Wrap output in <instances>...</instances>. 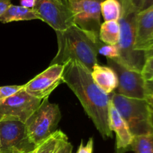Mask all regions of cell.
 <instances>
[{
	"instance_id": "603a6c76",
	"label": "cell",
	"mask_w": 153,
	"mask_h": 153,
	"mask_svg": "<svg viewBox=\"0 0 153 153\" xmlns=\"http://www.w3.org/2000/svg\"><path fill=\"white\" fill-rule=\"evenodd\" d=\"M94 151V138L90 137L86 144H84L82 140L76 153H93Z\"/></svg>"
},
{
	"instance_id": "6da1fadb",
	"label": "cell",
	"mask_w": 153,
	"mask_h": 153,
	"mask_svg": "<svg viewBox=\"0 0 153 153\" xmlns=\"http://www.w3.org/2000/svg\"><path fill=\"white\" fill-rule=\"evenodd\" d=\"M62 79L79 99L103 139L112 137L108 117L111 94L99 88L91 77V71L78 61H72L66 64Z\"/></svg>"
},
{
	"instance_id": "4dcf8cb0",
	"label": "cell",
	"mask_w": 153,
	"mask_h": 153,
	"mask_svg": "<svg viewBox=\"0 0 153 153\" xmlns=\"http://www.w3.org/2000/svg\"><path fill=\"white\" fill-rule=\"evenodd\" d=\"M152 4H153V0H144V2H143V7H142L141 10H144V9L147 8V7H150Z\"/></svg>"
},
{
	"instance_id": "f1b7e54d",
	"label": "cell",
	"mask_w": 153,
	"mask_h": 153,
	"mask_svg": "<svg viewBox=\"0 0 153 153\" xmlns=\"http://www.w3.org/2000/svg\"><path fill=\"white\" fill-rule=\"evenodd\" d=\"M144 54L145 57L146 58H151V57H153V42L151 43H149L147 46L146 47V49H144Z\"/></svg>"
},
{
	"instance_id": "484cf974",
	"label": "cell",
	"mask_w": 153,
	"mask_h": 153,
	"mask_svg": "<svg viewBox=\"0 0 153 153\" xmlns=\"http://www.w3.org/2000/svg\"><path fill=\"white\" fill-rule=\"evenodd\" d=\"M10 4H11L10 0H0V16L6 11Z\"/></svg>"
},
{
	"instance_id": "2e32d148",
	"label": "cell",
	"mask_w": 153,
	"mask_h": 153,
	"mask_svg": "<svg viewBox=\"0 0 153 153\" xmlns=\"http://www.w3.org/2000/svg\"><path fill=\"white\" fill-rule=\"evenodd\" d=\"M99 38L108 45H117L120 38V26L118 21H105L100 26Z\"/></svg>"
},
{
	"instance_id": "5b68a950",
	"label": "cell",
	"mask_w": 153,
	"mask_h": 153,
	"mask_svg": "<svg viewBox=\"0 0 153 153\" xmlns=\"http://www.w3.org/2000/svg\"><path fill=\"white\" fill-rule=\"evenodd\" d=\"M61 118L58 105L51 103L49 97L42 100L38 108L25 123V142L36 146L57 130Z\"/></svg>"
},
{
	"instance_id": "e0dca14e",
	"label": "cell",
	"mask_w": 153,
	"mask_h": 153,
	"mask_svg": "<svg viewBox=\"0 0 153 153\" xmlns=\"http://www.w3.org/2000/svg\"><path fill=\"white\" fill-rule=\"evenodd\" d=\"M68 141V137L61 130H56L50 137L37 146L36 153H55L65 142Z\"/></svg>"
},
{
	"instance_id": "ffe728a7",
	"label": "cell",
	"mask_w": 153,
	"mask_h": 153,
	"mask_svg": "<svg viewBox=\"0 0 153 153\" xmlns=\"http://www.w3.org/2000/svg\"><path fill=\"white\" fill-rule=\"evenodd\" d=\"M102 55L109 59H117L120 56L117 45H108L100 41L98 46V54Z\"/></svg>"
},
{
	"instance_id": "9a60e30c",
	"label": "cell",
	"mask_w": 153,
	"mask_h": 153,
	"mask_svg": "<svg viewBox=\"0 0 153 153\" xmlns=\"http://www.w3.org/2000/svg\"><path fill=\"white\" fill-rule=\"evenodd\" d=\"M40 19L38 15L33 9L27 8L21 5L10 4L6 11L0 16L1 23H9L18 21H28Z\"/></svg>"
},
{
	"instance_id": "4fadbf2b",
	"label": "cell",
	"mask_w": 153,
	"mask_h": 153,
	"mask_svg": "<svg viewBox=\"0 0 153 153\" xmlns=\"http://www.w3.org/2000/svg\"><path fill=\"white\" fill-rule=\"evenodd\" d=\"M153 35V4L140 10L136 18L135 49L143 51Z\"/></svg>"
},
{
	"instance_id": "e575fe53",
	"label": "cell",
	"mask_w": 153,
	"mask_h": 153,
	"mask_svg": "<svg viewBox=\"0 0 153 153\" xmlns=\"http://www.w3.org/2000/svg\"><path fill=\"white\" fill-rule=\"evenodd\" d=\"M152 42H153V35H152V39H151L150 43H152Z\"/></svg>"
},
{
	"instance_id": "8d00e7d4",
	"label": "cell",
	"mask_w": 153,
	"mask_h": 153,
	"mask_svg": "<svg viewBox=\"0 0 153 153\" xmlns=\"http://www.w3.org/2000/svg\"><path fill=\"white\" fill-rule=\"evenodd\" d=\"M119 1H120V0H119Z\"/></svg>"
},
{
	"instance_id": "7402d4cb",
	"label": "cell",
	"mask_w": 153,
	"mask_h": 153,
	"mask_svg": "<svg viewBox=\"0 0 153 153\" xmlns=\"http://www.w3.org/2000/svg\"><path fill=\"white\" fill-rule=\"evenodd\" d=\"M141 73L146 82H153V57L146 58Z\"/></svg>"
},
{
	"instance_id": "836d02e7",
	"label": "cell",
	"mask_w": 153,
	"mask_h": 153,
	"mask_svg": "<svg viewBox=\"0 0 153 153\" xmlns=\"http://www.w3.org/2000/svg\"><path fill=\"white\" fill-rule=\"evenodd\" d=\"M12 152V149L10 151H7V152H0V153H11Z\"/></svg>"
},
{
	"instance_id": "30bf717a",
	"label": "cell",
	"mask_w": 153,
	"mask_h": 153,
	"mask_svg": "<svg viewBox=\"0 0 153 153\" xmlns=\"http://www.w3.org/2000/svg\"><path fill=\"white\" fill-rule=\"evenodd\" d=\"M66 65L52 64L47 69L24 85V90L32 97L43 100L63 82Z\"/></svg>"
},
{
	"instance_id": "f546056e",
	"label": "cell",
	"mask_w": 153,
	"mask_h": 153,
	"mask_svg": "<svg viewBox=\"0 0 153 153\" xmlns=\"http://www.w3.org/2000/svg\"><path fill=\"white\" fill-rule=\"evenodd\" d=\"M147 87V91H148V97L146 101L149 104L151 107L153 108V87H149L146 85Z\"/></svg>"
},
{
	"instance_id": "52a82bcc",
	"label": "cell",
	"mask_w": 153,
	"mask_h": 153,
	"mask_svg": "<svg viewBox=\"0 0 153 153\" xmlns=\"http://www.w3.org/2000/svg\"><path fill=\"white\" fill-rule=\"evenodd\" d=\"M33 10L55 31H64L75 24L67 0H35Z\"/></svg>"
},
{
	"instance_id": "1f68e13d",
	"label": "cell",
	"mask_w": 153,
	"mask_h": 153,
	"mask_svg": "<svg viewBox=\"0 0 153 153\" xmlns=\"http://www.w3.org/2000/svg\"><path fill=\"white\" fill-rule=\"evenodd\" d=\"M146 85L149 87H153V82H146Z\"/></svg>"
},
{
	"instance_id": "8992f818",
	"label": "cell",
	"mask_w": 153,
	"mask_h": 153,
	"mask_svg": "<svg viewBox=\"0 0 153 153\" xmlns=\"http://www.w3.org/2000/svg\"><path fill=\"white\" fill-rule=\"evenodd\" d=\"M107 63L108 67L113 69L117 76V94L131 99L147 100L146 82L141 72L131 70L114 59L107 58Z\"/></svg>"
},
{
	"instance_id": "ac0fdd59",
	"label": "cell",
	"mask_w": 153,
	"mask_h": 153,
	"mask_svg": "<svg viewBox=\"0 0 153 153\" xmlns=\"http://www.w3.org/2000/svg\"><path fill=\"white\" fill-rule=\"evenodd\" d=\"M122 13L119 0H104L101 4V14L105 21H118Z\"/></svg>"
},
{
	"instance_id": "4316f807",
	"label": "cell",
	"mask_w": 153,
	"mask_h": 153,
	"mask_svg": "<svg viewBox=\"0 0 153 153\" xmlns=\"http://www.w3.org/2000/svg\"><path fill=\"white\" fill-rule=\"evenodd\" d=\"M129 2L131 3V5L134 7L135 9H137L138 11H140L141 10L142 7H143V2H144V0H128Z\"/></svg>"
},
{
	"instance_id": "d590c367",
	"label": "cell",
	"mask_w": 153,
	"mask_h": 153,
	"mask_svg": "<svg viewBox=\"0 0 153 153\" xmlns=\"http://www.w3.org/2000/svg\"><path fill=\"white\" fill-rule=\"evenodd\" d=\"M0 152H1V143H0Z\"/></svg>"
},
{
	"instance_id": "cb8c5ba5",
	"label": "cell",
	"mask_w": 153,
	"mask_h": 153,
	"mask_svg": "<svg viewBox=\"0 0 153 153\" xmlns=\"http://www.w3.org/2000/svg\"><path fill=\"white\" fill-rule=\"evenodd\" d=\"M73 152V145L69 141L65 142L55 153H72Z\"/></svg>"
},
{
	"instance_id": "7a4b0ae2",
	"label": "cell",
	"mask_w": 153,
	"mask_h": 153,
	"mask_svg": "<svg viewBox=\"0 0 153 153\" xmlns=\"http://www.w3.org/2000/svg\"><path fill=\"white\" fill-rule=\"evenodd\" d=\"M55 32L58 52L50 65H66L70 61H76L91 71L93 67L98 64L99 36L85 31L75 24L64 31Z\"/></svg>"
},
{
	"instance_id": "ba28073f",
	"label": "cell",
	"mask_w": 153,
	"mask_h": 153,
	"mask_svg": "<svg viewBox=\"0 0 153 153\" xmlns=\"http://www.w3.org/2000/svg\"><path fill=\"white\" fill-rule=\"evenodd\" d=\"M42 102L22 88L0 104V122L20 121L25 123Z\"/></svg>"
},
{
	"instance_id": "277c9868",
	"label": "cell",
	"mask_w": 153,
	"mask_h": 153,
	"mask_svg": "<svg viewBox=\"0 0 153 153\" xmlns=\"http://www.w3.org/2000/svg\"><path fill=\"white\" fill-rule=\"evenodd\" d=\"M111 101L126 123L133 137L153 135L152 109L146 100L123 97L114 92Z\"/></svg>"
},
{
	"instance_id": "3957f363",
	"label": "cell",
	"mask_w": 153,
	"mask_h": 153,
	"mask_svg": "<svg viewBox=\"0 0 153 153\" xmlns=\"http://www.w3.org/2000/svg\"><path fill=\"white\" fill-rule=\"evenodd\" d=\"M122 13L118 20L120 26V38L117 46L120 56L115 59L131 70L141 72L146 61L144 51L135 49L136 18L138 10L128 0H120Z\"/></svg>"
},
{
	"instance_id": "44dd1931",
	"label": "cell",
	"mask_w": 153,
	"mask_h": 153,
	"mask_svg": "<svg viewBox=\"0 0 153 153\" xmlns=\"http://www.w3.org/2000/svg\"><path fill=\"white\" fill-rule=\"evenodd\" d=\"M24 88L23 85H7L0 86V104L3 101Z\"/></svg>"
},
{
	"instance_id": "5bb4252c",
	"label": "cell",
	"mask_w": 153,
	"mask_h": 153,
	"mask_svg": "<svg viewBox=\"0 0 153 153\" xmlns=\"http://www.w3.org/2000/svg\"><path fill=\"white\" fill-rule=\"evenodd\" d=\"M91 74L96 85L105 94L110 95L117 88V76L113 69L108 66L96 64L93 67Z\"/></svg>"
},
{
	"instance_id": "9c48e42d",
	"label": "cell",
	"mask_w": 153,
	"mask_h": 153,
	"mask_svg": "<svg viewBox=\"0 0 153 153\" xmlns=\"http://www.w3.org/2000/svg\"><path fill=\"white\" fill-rule=\"evenodd\" d=\"M75 25L99 36L101 22V4L104 0H67Z\"/></svg>"
},
{
	"instance_id": "83f0119b",
	"label": "cell",
	"mask_w": 153,
	"mask_h": 153,
	"mask_svg": "<svg viewBox=\"0 0 153 153\" xmlns=\"http://www.w3.org/2000/svg\"><path fill=\"white\" fill-rule=\"evenodd\" d=\"M20 5L27 8L33 9L35 4V0H20Z\"/></svg>"
},
{
	"instance_id": "d6986e66",
	"label": "cell",
	"mask_w": 153,
	"mask_h": 153,
	"mask_svg": "<svg viewBox=\"0 0 153 153\" xmlns=\"http://www.w3.org/2000/svg\"><path fill=\"white\" fill-rule=\"evenodd\" d=\"M131 150L134 153H153V135L134 136Z\"/></svg>"
},
{
	"instance_id": "d6a6232c",
	"label": "cell",
	"mask_w": 153,
	"mask_h": 153,
	"mask_svg": "<svg viewBox=\"0 0 153 153\" xmlns=\"http://www.w3.org/2000/svg\"><path fill=\"white\" fill-rule=\"evenodd\" d=\"M151 109H152V123L153 126V108L151 107Z\"/></svg>"
},
{
	"instance_id": "7c38bea8",
	"label": "cell",
	"mask_w": 153,
	"mask_h": 153,
	"mask_svg": "<svg viewBox=\"0 0 153 153\" xmlns=\"http://www.w3.org/2000/svg\"><path fill=\"white\" fill-rule=\"evenodd\" d=\"M25 126L20 121L0 122L1 152H7L13 148L22 147L25 142Z\"/></svg>"
},
{
	"instance_id": "d4e9b609",
	"label": "cell",
	"mask_w": 153,
	"mask_h": 153,
	"mask_svg": "<svg viewBox=\"0 0 153 153\" xmlns=\"http://www.w3.org/2000/svg\"><path fill=\"white\" fill-rule=\"evenodd\" d=\"M36 151H37V146L31 147V149L22 146L19 148H13L11 153H36Z\"/></svg>"
},
{
	"instance_id": "8fae6325",
	"label": "cell",
	"mask_w": 153,
	"mask_h": 153,
	"mask_svg": "<svg viewBox=\"0 0 153 153\" xmlns=\"http://www.w3.org/2000/svg\"><path fill=\"white\" fill-rule=\"evenodd\" d=\"M109 124L111 130L116 134V152L126 153L131 150L133 135L119 112L110 100L108 105Z\"/></svg>"
}]
</instances>
